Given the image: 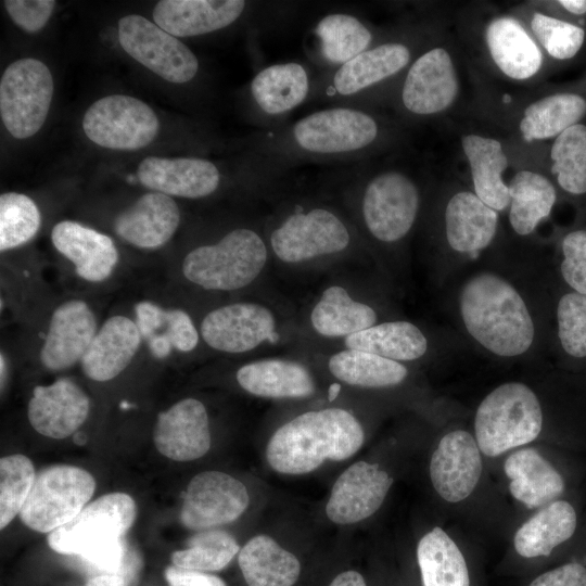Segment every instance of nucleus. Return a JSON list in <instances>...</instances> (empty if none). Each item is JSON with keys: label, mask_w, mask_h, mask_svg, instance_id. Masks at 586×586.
<instances>
[{"label": "nucleus", "mask_w": 586, "mask_h": 586, "mask_svg": "<svg viewBox=\"0 0 586 586\" xmlns=\"http://www.w3.org/2000/svg\"><path fill=\"white\" fill-rule=\"evenodd\" d=\"M245 485L220 471H204L189 482L180 521L190 530H208L235 521L246 510Z\"/></svg>", "instance_id": "nucleus-13"}, {"label": "nucleus", "mask_w": 586, "mask_h": 586, "mask_svg": "<svg viewBox=\"0 0 586 586\" xmlns=\"http://www.w3.org/2000/svg\"><path fill=\"white\" fill-rule=\"evenodd\" d=\"M97 332L95 315L86 302L62 303L51 315L39 352L42 366L50 371L71 368L81 360Z\"/></svg>", "instance_id": "nucleus-18"}, {"label": "nucleus", "mask_w": 586, "mask_h": 586, "mask_svg": "<svg viewBox=\"0 0 586 586\" xmlns=\"http://www.w3.org/2000/svg\"><path fill=\"white\" fill-rule=\"evenodd\" d=\"M504 470L510 480V494L528 509L555 501L564 491V481L560 473L533 448L511 454Z\"/></svg>", "instance_id": "nucleus-28"}, {"label": "nucleus", "mask_w": 586, "mask_h": 586, "mask_svg": "<svg viewBox=\"0 0 586 586\" xmlns=\"http://www.w3.org/2000/svg\"><path fill=\"white\" fill-rule=\"evenodd\" d=\"M344 344L347 349L372 353L396 361L418 359L428 348L424 334L408 321L374 324L346 336Z\"/></svg>", "instance_id": "nucleus-36"}, {"label": "nucleus", "mask_w": 586, "mask_h": 586, "mask_svg": "<svg viewBox=\"0 0 586 586\" xmlns=\"http://www.w3.org/2000/svg\"><path fill=\"white\" fill-rule=\"evenodd\" d=\"M146 341L151 354L156 358H165L171 352L173 345L164 333H156Z\"/></svg>", "instance_id": "nucleus-54"}, {"label": "nucleus", "mask_w": 586, "mask_h": 586, "mask_svg": "<svg viewBox=\"0 0 586 586\" xmlns=\"http://www.w3.org/2000/svg\"><path fill=\"white\" fill-rule=\"evenodd\" d=\"M392 484V476L379 464L357 461L334 482L326 514L335 524L360 522L379 510Z\"/></svg>", "instance_id": "nucleus-16"}, {"label": "nucleus", "mask_w": 586, "mask_h": 586, "mask_svg": "<svg viewBox=\"0 0 586 586\" xmlns=\"http://www.w3.org/2000/svg\"><path fill=\"white\" fill-rule=\"evenodd\" d=\"M137 179L144 187L169 196L202 199L217 190L221 175L218 167L205 158L149 156L139 164Z\"/></svg>", "instance_id": "nucleus-22"}, {"label": "nucleus", "mask_w": 586, "mask_h": 586, "mask_svg": "<svg viewBox=\"0 0 586 586\" xmlns=\"http://www.w3.org/2000/svg\"><path fill=\"white\" fill-rule=\"evenodd\" d=\"M164 574L169 586H226L224 579L214 574L182 569L174 564L167 566Z\"/></svg>", "instance_id": "nucleus-52"}, {"label": "nucleus", "mask_w": 586, "mask_h": 586, "mask_svg": "<svg viewBox=\"0 0 586 586\" xmlns=\"http://www.w3.org/2000/svg\"><path fill=\"white\" fill-rule=\"evenodd\" d=\"M586 101L575 93H557L530 104L520 130L525 141L558 137L585 115Z\"/></svg>", "instance_id": "nucleus-41"}, {"label": "nucleus", "mask_w": 586, "mask_h": 586, "mask_svg": "<svg viewBox=\"0 0 586 586\" xmlns=\"http://www.w3.org/2000/svg\"><path fill=\"white\" fill-rule=\"evenodd\" d=\"M239 566L247 586H293L301 563L268 535H256L239 551Z\"/></svg>", "instance_id": "nucleus-33"}, {"label": "nucleus", "mask_w": 586, "mask_h": 586, "mask_svg": "<svg viewBox=\"0 0 586 586\" xmlns=\"http://www.w3.org/2000/svg\"><path fill=\"white\" fill-rule=\"evenodd\" d=\"M84 586H127V582L120 574L105 573L90 578Z\"/></svg>", "instance_id": "nucleus-56"}, {"label": "nucleus", "mask_w": 586, "mask_h": 586, "mask_svg": "<svg viewBox=\"0 0 586 586\" xmlns=\"http://www.w3.org/2000/svg\"><path fill=\"white\" fill-rule=\"evenodd\" d=\"M486 43L496 65L512 79H527L542 66L540 50L512 17L502 16L492 21L486 29Z\"/></svg>", "instance_id": "nucleus-32"}, {"label": "nucleus", "mask_w": 586, "mask_h": 586, "mask_svg": "<svg viewBox=\"0 0 586 586\" xmlns=\"http://www.w3.org/2000/svg\"><path fill=\"white\" fill-rule=\"evenodd\" d=\"M351 241L345 222L336 213L322 206L309 209L295 206L269 237L276 256L289 264L341 253Z\"/></svg>", "instance_id": "nucleus-9"}, {"label": "nucleus", "mask_w": 586, "mask_h": 586, "mask_svg": "<svg viewBox=\"0 0 586 586\" xmlns=\"http://www.w3.org/2000/svg\"><path fill=\"white\" fill-rule=\"evenodd\" d=\"M237 381L250 394L267 398L307 397L316 387L305 366L286 359H263L243 365L237 371Z\"/></svg>", "instance_id": "nucleus-30"}, {"label": "nucleus", "mask_w": 586, "mask_h": 586, "mask_svg": "<svg viewBox=\"0 0 586 586\" xmlns=\"http://www.w3.org/2000/svg\"><path fill=\"white\" fill-rule=\"evenodd\" d=\"M137 507L126 493L105 494L72 521L49 533L55 552L76 556L109 574H117L125 557L123 537L135 522Z\"/></svg>", "instance_id": "nucleus-4"}, {"label": "nucleus", "mask_w": 586, "mask_h": 586, "mask_svg": "<svg viewBox=\"0 0 586 586\" xmlns=\"http://www.w3.org/2000/svg\"><path fill=\"white\" fill-rule=\"evenodd\" d=\"M528 586H586V568L566 563L540 574Z\"/></svg>", "instance_id": "nucleus-51"}, {"label": "nucleus", "mask_w": 586, "mask_h": 586, "mask_svg": "<svg viewBox=\"0 0 586 586\" xmlns=\"http://www.w3.org/2000/svg\"><path fill=\"white\" fill-rule=\"evenodd\" d=\"M339 391H340V385L339 384H333L330 387V399L331 400L337 395Z\"/></svg>", "instance_id": "nucleus-58"}, {"label": "nucleus", "mask_w": 586, "mask_h": 586, "mask_svg": "<svg viewBox=\"0 0 586 586\" xmlns=\"http://www.w3.org/2000/svg\"><path fill=\"white\" fill-rule=\"evenodd\" d=\"M328 367L336 379L361 387L397 385L408 374L407 368L396 360L357 349H345L332 355Z\"/></svg>", "instance_id": "nucleus-40"}, {"label": "nucleus", "mask_w": 586, "mask_h": 586, "mask_svg": "<svg viewBox=\"0 0 586 586\" xmlns=\"http://www.w3.org/2000/svg\"><path fill=\"white\" fill-rule=\"evenodd\" d=\"M576 512L565 500L546 505L524 522L514 535L515 551L524 558L549 556L553 548L572 537Z\"/></svg>", "instance_id": "nucleus-35"}, {"label": "nucleus", "mask_w": 586, "mask_h": 586, "mask_svg": "<svg viewBox=\"0 0 586 586\" xmlns=\"http://www.w3.org/2000/svg\"><path fill=\"white\" fill-rule=\"evenodd\" d=\"M54 82L48 66L33 58L11 63L0 80V114L7 130L16 139L34 136L43 125Z\"/></svg>", "instance_id": "nucleus-8"}, {"label": "nucleus", "mask_w": 586, "mask_h": 586, "mask_svg": "<svg viewBox=\"0 0 586 586\" xmlns=\"http://www.w3.org/2000/svg\"><path fill=\"white\" fill-rule=\"evenodd\" d=\"M559 3L571 13H586V0H561Z\"/></svg>", "instance_id": "nucleus-57"}, {"label": "nucleus", "mask_w": 586, "mask_h": 586, "mask_svg": "<svg viewBox=\"0 0 586 586\" xmlns=\"http://www.w3.org/2000/svg\"><path fill=\"white\" fill-rule=\"evenodd\" d=\"M153 441L163 456L175 461H192L203 457L212 442L203 403L184 398L158 413Z\"/></svg>", "instance_id": "nucleus-21"}, {"label": "nucleus", "mask_w": 586, "mask_h": 586, "mask_svg": "<svg viewBox=\"0 0 586 586\" xmlns=\"http://www.w3.org/2000/svg\"><path fill=\"white\" fill-rule=\"evenodd\" d=\"M460 313L470 335L491 353L512 357L532 345L535 328L519 292L497 275L470 278L460 292Z\"/></svg>", "instance_id": "nucleus-3"}, {"label": "nucleus", "mask_w": 586, "mask_h": 586, "mask_svg": "<svg viewBox=\"0 0 586 586\" xmlns=\"http://www.w3.org/2000/svg\"><path fill=\"white\" fill-rule=\"evenodd\" d=\"M166 330L164 334L169 339L174 348L188 353L199 343V332L191 317L182 309H166Z\"/></svg>", "instance_id": "nucleus-50"}, {"label": "nucleus", "mask_w": 586, "mask_h": 586, "mask_svg": "<svg viewBox=\"0 0 586 586\" xmlns=\"http://www.w3.org/2000/svg\"><path fill=\"white\" fill-rule=\"evenodd\" d=\"M122 48L137 62L173 84L192 80L199 71L195 54L155 23L129 14L118 21Z\"/></svg>", "instance_id": "nucleus-12"}, {"label": "nucleus", "mask_w": 586, "mask_h": 586, "mask_svg": "<svg viewBox=\"0 0 586 586\" xmlns=\"http://www.w3.org/2000/svg\"><path fill=\"white\" fill-rule=\"evenodd\" d=\"M550 157L559 186L572 194L586 193V126L576 124L561 132Z\"/></svg>", "instance_id": "nucleus-43"}, {"label": "nucleus", "mask_w": 586, "mask_h": 586, "mask_svg": "<svg viewBox=\"0 0 586 586\" xmlns=\"http://www.w3.org/2000/svg\"><path fill=\"white\" fill-rule=\"evenodd\" d=\"M267 255V246L255 230L237 228L214 244L191 250L182 262V273L205 290L234 291L259 276Z\"/></svg>", "instance_id": "nucleus-5"}, {"label": "nucleus", "mask_w": 586, "mask_h": 586, "mask_svg": "<svg viewBox=\"0 0 586 586\" xmlns=\"http://www.w3.org/2000/svg\"><path fill=\"white\" fill-rule=\"evenodd\" d=\"M51 241L75 266L76 275L86 281L106 280L118 264L119 254L113 240L77 221L63 220L54 225Z\"/></svg>", "instance_id": "nucleus-23"}, {"label": "nucleus", "mask_w": 586, "mask_h": 586, "mask_svg": "<svg viewBox=\"0 0 586 586\" xmlns=\"http://www.w3.org/2000/svg\"><path fill=\"white\" fill-rule=\"evenodd\" d=\"M371 114L353 106H334L310 113L289 127L265 133V163L355 160L380 137Z\"/></svg>", "instance_id": "nucleus-1"}, {"label": "nucleus", "mask_w": 586, "mask_h": 586, "mask_svg": "<svg viewBox=\"0 0 586 586\" xmlns=\"http://www.w3.org/2000/svg\"><path fill=\"white\" fill-rule=\"evenodd\" d=\"M497 222V211L486 205L475 193H456L445 211L447 242L457 252L476 253L492 242Z\"/></svg>", "instance_id": "nucleus-29"}, {"label": "nucleus", "mask_w": 586, "mask_h": 586, "mask_svg": "<svg viewBox=\"0 0 586 586\" xmlns=\"http://www.w3.org/2000/svg\"><path fill=\"white\" fill-rule=\"evenodd\" d=\"M558 336L566 354L586 357V295L564 294L557 307Z\"/></svg>", "instance_id": "nucleus-46"}, {"label": "nucleus", "mask_w": 586, "mask_h": 586, "mask_svg": "<svg viewBox=\"0 0 586 586\" xmlns=\"http://www.w3.org/2000/svg\"><path fill=\"white\" fill-rule=\"evenodd\" d=\"M509 221L520 235L532 233L539 221L549 216L556 203L553 184L543 175L518 171L509 186Z\"/></svg>", "instance_id": "nucleus-39"}, {"label": "nucleus", "mask_w": 586, "mask_h": 586, "mask_svg": "<svg viewBox=\"0 0 586 586\" xmlns=\"http://www.w3.org/2000/svg\"><path fill=\"white\" fill-rule=\"evenodd\" d=\"M93 476L68 464H54L36 474L20 519L30 530L51 533L72 521L91 499Z\"/></svg>", "instance_id": "nucleus-7"}, {"label": "nucleus", "mask_w": 586, "mask_h": 586, "mask_svg": "<svg viewBox=\"0 0 586 586\" xmlns=\"http://www.w3.org/2000/svg\"><path fill=\"white\" fill-rule=\"evenodd\" d=\"M276 319L269 308L257 303H232L209 311L201 322V335L212 348L224 353H245L263 342L275 343Z\"/></svg>", "instance_id": "nucleus-14"}, {"label": "nucleus", "mask_w": 586, "mask_h": 586, "mask_svg": "<svg viewBox=\"0 0 586 586\" xmlns=\"http://www.w3.org/2000/svg\"><path fill=\"white\" fill-rule=\"evenodd\" d=\"M458 94V78L449 53L433 48L410 65L402 87V103L411 114L428 116L446 110Z\"/></svg>", "instance_id": "nucleus-17"}, {"label": "nucleus", "mask_w": 586, "mask_h": 586, "mask_svg": "<svg viewBox=\"0 0 586 586\" xmlns=\"http://www.w3.org/2000/svg\"><path fill=\"white\" fill-rule=\"evenodd\" d=\"M308 69L298 62L271 64L251 80L249 92L265 123L286 116L310 97Z\"/></svg>", "instance_id": "nucleus-24"}, {"label": "nucleus", "mask_w": 586, "mask_h": 586, "mask_svg": "<svg viewBox=\"0 0 586 586\" xmlns=\"http://www.w3.org/2000/svg\"><path fill=\"white\" fill-rule=\"evenodd\" d=\"M310 321L323 336L346 337L374 326L377 314L372 307L353 300L344 288L332 285L314 306Z\"/></svg>", "instance_id": "nucleus-37"}, {"label": "nucleus", "mask_w": 586, "mask_h": 586, "mask_svg": "<svg viewBox=\"0 0 586 586\" xmlns=\"http://www.w3.org/2000/svg\"><path fill=\"white\" fill-rule=\"evenodd\" d=\"M180 222V211L171 196L161 192L141 195L120 213L114 222L115 232L124 241L154 250L167 243Z\"/></svg>", "instance_id": "nucleus-26"}, {"label": "nucleus", "mask_w": 586, "mask_h": 586, "mask_svg": "<svg viewBox=\"0 0 586 586\" xmlns=\"http://www.w3.org/2000/svg\"><path fill=\"white\" fill-rule=\"evenodd\" d=\"M158 128V118L146 103L124 94L97 100L82 118L86 136L95 144L113 150L146 146Z\"/></svg>", "instance_id": "nucleus-10"}, {"label": "nucleus", "mask_w": 586, "mask_h": 586, "mask_svg": "<svg viewBox=\"0 0 586 586\" xmlns=\"http://www.w3.org/2000/svg\"><path fill=\"white\" fill-rule=\"evenodd\" d=\"M531 27L548 54L558 60L573 58L584 42L583 28L542 13L533 15Z\"/></svg>", "instance_id": "nucleus-47"}, {"label": "nucleus", "mask_w": 586, "mask_h": 586, "mask_svg": "<svg viewBox=\"0 0 586 586\" xmlns=\"http://www.w3.org/2000/svg\"><path fill=\"white\" fill-rule=\"evenodd\" d=\"M365 441L360 422L342 408L304 412L278 428L266 447L272 470L305 474L324 461H343L355 455Z\"/></svg>", "instance_id": "nucleus-2"}, {"label": "nucleus", "mask_w": 586, "mask_h": 586, "mask_svg": "<svg viewBox=\"0 0 586 586\" xmlns=\"http://www.w3.org/2000/svg\"><path fill=\"white\" fill-rule=\"evenodd\" d=\"M417 559L423 586H470L463 555L441 527L422 536Z\"/></svg>", "instance_id": "nucleus-38"}, {"label": "nucleus", "mask_w": 586, "mask_h": 586, "mask_svg": "<svg viewBox=\"0 0 586 586\" xmlns=\"http://www.w3.org/2000/svg\"><path fill=\"white\" fill-rule=\"evenodd\" d=\"M240 551L235 538L221 530H204L188 540V547L174 551V565L202 572L226 568Z\"/></svg>", "instance_id": "nucleus-42"}, {"label": "nucleus", "mask_w": 586, "mask_h": 586, "mask_svg": "<svg viewBox=\"0 0 586 586\" xmlns=\"http://www.w3.org/2000/svg\"><path fill=\"white\" fill-rule=\"evenodd\" d=\"M542 426L539 400L520 382H508L493 390L480 404L474 419L477 446L488 457L534 441Z\"/></svg>", "instance_id": "nucleus-6"}, {"label": "nucleus", "mask_w": 586, "mask_h": 586, "mask_svg": "<svg viewBox=\"0 0 586 586\" xmlns=\"http://www.w3.org/2000/svg\"><path fill=\"white\" fill-rule=\"evenodd\" d=\"M4 8L11 20L27 33L39 31L49 21L53 0H5Z\"/></svg>", "instance_id": "nucleus-49"}, {"label": "nucleus", "mask_w": 586, "mask_h": 586, "mask_svg": "<svg viewBox=\"0 0 586 586\" xmlns=\"http://www.w3.org/2000/svg\"><path fill=\"white\" fill-rule=\"evenodd\" d=\"M311 34L315 58L331 71L369 49L373 40L370 28L347 12L326 14L316 23Z\"/></svg>", "instance_id": "nucleus-31"}, {"label": "nucleus", "mask_w": 586, "mask_h": 586, "mask_svg": "<svg viewBox=\"0 0 586 586\" xmlns=\"http://www.w3.org/2000/svg\"><path fill=\"white\" fill-rule=\"evenodd\" d=\"M89 410L90 399L84 390L73 380L61 378L33 390L27 417L37 433L63 440L84 424Z\"/></svg>", "instance_id": "nucleus-19"}, {"label": "nucleus", "mask_w": 586, "mask_h": 586, "mask_svg": "<svg viewBox=\"0 0 586 586\" xmlns=\"http://www.w3.org/2000/svg\"><path fill=\"white\" fill-rule=\"evenodd\" d=\"M329 586H367L360 573L357 571H345L340 573Z\"/></svg>", "instance_id": "nucleus-55"}, {"label": "nucleus", "mask_w": 586, "mask_h": 586, "mask_svg": "<svg viewBox=\"0 0 586 586\" xmlns=\"http://www.w3.org/2000/svg\"><path fill=\"white\" fill-rule=\"evenodd\" d=\"M563 260L560 269L574 292L586 295V230L568 233L562 240Z\"/></svg>", "instance_id": "nucleus-48"}, {"label": "nucleus", "mask_w": 586, "mask_h": 586, "mask_svg": "<svg viewBox=\"0 0 586 586\" xmlns=\"http://www.w3.org/2000/svg\"><path fill=\"white\" fill-rule=\"evenodd\" d=\"M407 44L391 41L370 47L347 63L332 69L313 91L335 100H349L402 72L410 62Z\"/></svg>", "instance_id": "nucleus-15"}, {"label": "nucleus", "mask_w": 586, "mask_h": 586, "mask_svg": "<svg viewBox=\"0 0 586 586\" xmlns=\"http://www.w3.org/2000/svg\"><path fill=\"white\" fill-rule=\"evenodd\" d=\"M419 191L407 175L384 170L371 177L361 196V216L369 233L392 243L412 228L419 209Z\"/></svg>", "instance_id": "nucleus-11"}, {"label": "nucleus", "mask_w": 586, "mask_h": 586, "mask_svg": "<svg viewBox=\"0 0 586 586\" xmlns=\"http://www.w3.org/2000/svg\"><path fill=\"white\" fill-rule=\"evenodd\" d=\"M482 473L480 448L473 436L456 430L440 441L430 461V477L437 494L449 502L467 498Z\"/></svg>", "instance_id": "nucleus-20"}, {"label": "nucleus", "mask_w": 586, "mask_h": 586, "mask_svg": "<svg viewBox=\"0 0 586 586\" xmlns=\"http://www.w3.org/2000/svg\"><path fill=\"white\" fill-rule=\"evenodd\" d=\"M36 479L31 460L21 454L0 459V528L20 514Z\"/></svg>", "instance_id": "nucleus-45"}, {"label": "nucleus", "mask_w": 586, "mask_h": 586, "mask_svg": "<svg viewBox=\"0 0 586 586\" xmlns=\"http://www.w3.org/2000/svg\"><path fill=\"white\" fill-rule=\"evenodd\" d=\"M469 161L475 194L495 211L510 204L509 186L502 174L508 160L499 141L479 135H467L461 140Z\"/></svg>", "instance_id": "nucleus-34"}, {"label": "nucleus", "mask_w": 586, "mask_h": 586, "mask_svg": "<svg viewBox=\"0 0 586 586\" xmlns=\"http://www.w3.org/2000/svg\"><path fill=\"white\" fill-rule=\"evenodd\" d=\"M246 7L242 0H162L153 9V20L177 38L194 37L230 26Z\"/></svg>", "instance_id": "nucleus-25"}, {"label": "nucleus", "mask_w": 586, "mask_h": 586, "mask_svg": "<svg viewBox=\"0 0 586 586\" xmlns=\"http://www.w3.org/2000/svg\"><path fill=\"white\" fill-rule=\"evenodd\" d=\"M41 216L36 203L27 195L7 192L0 195V250L16 249L38 232Z\"/></svg>", "instance_id": "nucleus-44"}, {"label": "nucleus", "mask_w": 586, "mask_h": 586, "mask_svg": "<svg viewBox=\"0 0 586 586\" xmlns=\"http://www.w3.org/2000/svg\"><path fill=\"white\" fill-rule=\"evenodd\" d=\"M141 333L133 320L113 316L104 321L80 360L86 377L105 382L123 372L136 356Z\"/></svg>", "instance_id": "nucleus-27"}, {"label": "nucleus", "mask_w": 586, "mask_h": 586, "mask_svg": "<svg viewBox=\"0 0 586 586\" xmlns=\"http://www.w3.org/2000/svg\"><path fill=\"white\" fill-rule=\"evenodd\" d=\"M136 324L145 340L157 333L166 322V309L161 308L156 304L148 301H142L136 304Z\"/></svg>", "instance_id": "nucleus-53"}]
</instances>
